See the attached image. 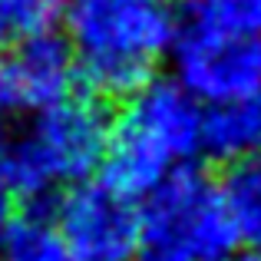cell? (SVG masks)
Segmentation results:
<instances>
[{
    "mask_svg": "<svg viewBox=\"0 0 261 261\" xmlns=\"http://www.w3.org/2000/svg\"><path fill=\"white\" fill-rule=\"evenodd\" d=\"M63 20L83 80L113 99L152 83L159 57L178 40L166 0H70Z\"/></svg>",
    "mask_w": 261,
    "mask_h": 261,
    "instance_id": "cell-1",
    "label": "cell"
},
{
    "mask_svg": "<svg viewBox=\"0 0 261 261\" xmlns=\"http://www.w3.org/2000/svg\"><path fill=\"white\" fill-rule=\"evenodd\" d=\"M205 109L178 80H152L129 99L113 126L102 182L129 198H146L202 149Z\"/></svg>",
    "mask_w": 261,
    "mask_h": 261,
    "instance_id": "cell-2",
    "label": "cell"
},
{
    "mask_svg": "<svg viewBox=\"0 0 261 261\" xmlns=\"http://www.w3.org/2000/svg\"><path fill=\"white\" fill-rule=\"evenodd\" d=\"M113 119L96 96H70L43 109L33 129L0 149V182L23 198H40L63 182H83L102 166Z\"/></svg>",
    "mask_w": 261,
    "mask_h": 261,
    "instance_id": "cell-3",
    "label": "cell"
},
{
    "mask_svg": "<svg viewBox=\"0 0 261 261\" xmlns=\"http://www.w3.org/2000/svg\"><path fill=\"white\" fill-rule=\"evenodd\" d=\"M238 242L225 192L198 169L178 166L139 208L136 261H235Z\"/></svg>",
    "mask_w": 261,
    "mask_h": 261,
    "instance_id": "cell-4",
    "label": "cell"
},
{
    "mask_svg": "<svg viewBox=\"0 0 261 261\" xmlns=\"http://www.w3.org/2000/svg\"><path fill=\"white\" fill-rule=\"evenodd\" d=\"M60 225L76 261H129L139 248V208L109 182H76L57 202Z\"/></svg>",
    "mask_w": 261,
    "mask_h": 261,
    "instance_id": "cell-5",
    "label": "cell"
},
{
    "mask_svg": "<svg viewBox=\"0 0 261 261\" xmlns=\"http://www.w3.org/2000/svg\"><path fill=\"white\" fill-rule=\"evenodd\" d=\"M175 80L198 102H208V106L258 93L261 46L251 40L182 30V37L175 40Z\"/></svg>",
    "mask_w": 261,
    "mask_h": 261,
    "instance_id": "cell-6",
    "label": "cell"
},
{
    "mask_svg": "<svg viewBox=\"0 0 261 261\" xmlns=\"http://www.w3.org/2000/svg\"><path fill=\"white\" fill-rule=\"evenodd\" d=\"M76 57L66 40L53 33L20 40L17 53L0 60V83L13 109H43L70 99L76 80Z\"/></svg>",
    "mask_w": 261,
    "mask_h": 261,
    "instance_id": "cell-7",
    "label": "cell"
},
{
    "mask_svg": "<svg viewBox=\"0 0 261 261\" xmlns=\"http://www.w3.org/2000/svg\"><path fill=\"white\" fill-rule=\"evenodd\" d=\"M202 149L218 162H242L261 152V89L208 106Z\"/></svg>",
    "mask_w": 261,
    "mask_h": 261,
    "instance_id": "cell-8",
    "label": "cell"
},
{
    "mask_svg": "<svg viewBox=\"0 0 261 261\" xmlns=\"http://www.w3.org/2000/svg\"><path fill=\"white\" fill-rule=\"evenodd\" d=\"M185 30L228 40H261V0H185Z\"/></svg>",
    "mask_w": 261,
    "mask_h": 261,
    "instance_id": "cell-9",
    "label": "cell"
},
{
    "mask_svg": "<svg viewBox=\"0 0 261 261\" xmlns=\"http://www.w3.org/2000/svg\"><path fill=\"white\" fill-rule=\"evenodd\" d=\"M222 192L242 242L251 251H261V152L231 162Z\"/></svg>",
    "mask_w": 261,
    "mask_h": 261,
    "instance_id": "cell-10",
    "label": "cell"
},
{
    "mask_svg": "<svg viewBox=\"0 0 261 261\" xmlns=\"http://www.w3.org/2000/svg\"><path fill=\"white\" fill-rule=\"evenodd\" d=\"M4 261H76L57 222L43 215L13 218L0 242Z\"/></svg>",
    "mask_w": 261,
    "mask_h": 261,
    "instance_id": "cell-11",
    "label": "cell"
},
{
    "mask_svg": "<svg viewBox=\"0 0 261 261\" xmlns=\"http://www.w3.org/2000/svg\"><path fill=\"white\" fill-rule=\"evenodd\" d=\"M70 0H0V40H27L50 33L66 17Z\"/></svg>",
    "mask_w": 261,
    "mask_h": 261,
    "instance_id": "cell-12",
    "label": "cell"
},
{
    "mask_svg": "<svg viewBox=\"0 0 261 261\" xmlns=\"http://www.w3.org/2000/svg\"><path fill=\"white\" fill-rule=\"evenodd\" d=\"M10 208H13V192L0 182V242H4V231L10 228V222H13V212Z\"/></svg>",
    "mask_w": 261,
    "mask_h": 261,
    "instance_id": "cell-13",
    "label": "cell"
},
{
    "mask_svg": "<svg viewBox=\"0 0 261 261\" xmlns=\"http://www.w3.org/2000/svg\"><path fill=\"white\" fill-rule=\"evenodd\" d=\"M7 113H13V106H10V99H7V93H4V83H0V139H4V122H7Z\"/></svg>",
    "mask_w": 261,
    "mask_h": 261,
    "instance_id": "cell-14",
    "label": "cell"
},
{
    "mask_svg": "<svg viewBox=\"0 0 261 261\" xmlns=\"http://www.w3.org/2000/svg\"><path fill=\"white\" fill-rule=\"evenodd\" d=\"M235 261H261V251H245V255H238Z\"/></svg>",
    "mask_w": 261,
    "mask_h": 261,
    "instance_id": "cell-15",
    "label": "cell"
}]
</instances>
